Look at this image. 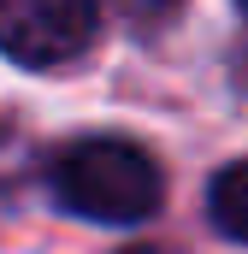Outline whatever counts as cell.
<instances>
[{"label":"cell","instance_id":"cell-1","mask_svg":"<svg viewBox=\"0 0 248 254\" xmlns=\"http://www.w3.org/2000/svg\"><path fill=\"white\" fill-rule=\"evenodd\" d=\"M48 190L65 213L95 219V225H142L160 213L166 178L154 166L148 148L119 142V136H83L54 154L48 166Z\"/></svg>","mask_w":248,"mask_h":254},{"label":"cell","instance_id":"cell-2","mask_svg":"<svg viewBox=\"0 0 248 254\" xmlns=\"http://www.w3.org/2000/svg\"><path fill=\"white\" fill-rule=\"evenodd\" d=\"M101 24V0H0V54L30 71L71 65Z\"/></svg>","mask_w":248,"mask_h":254},{"label":"cell","instance_id":"cell-3","mask_svg":"<svg viewBox=\"0 0 248 254\" xmlns=\"http://www.w3.org/2000/svg\"><path fill=\"white\" fill-rule=\"evenodd\" d=\"M207 213H213L219 237H231V243H248V160L225 166V172L207 184Z\"/></svg>","mask_w":248,"mask_h":254},{"label":"cell","instance_id":"cell-4","mask_svg":"<svg viewBox=\"0 0 248 254\" xmlns=\"http://www.w3.org/2000/svg\"><path fill=\"white\" fill-rule=\"evenodd\" d=\"M243 6V18H248V0H237ZM237 71H243V83H248V30H243V48H237Z\"/></svg>","mask_w":248,"mask_h":254},{"label":"cell","instance_id":"cell-5","mask_svg":"<svg viewBox=\"0 0 248 254\" xmlns=\"http://www.w3.org/2000/svg\"><path fill=\"white\" fill-rule=\"evenodd\" d=\"M130 254H148V249H130Z\"/></svg>","mask_w":248,"mask_h":254}]
</instances>
